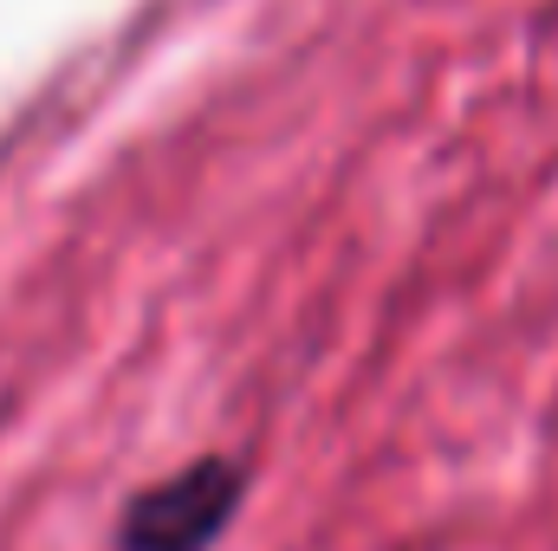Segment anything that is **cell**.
<instances>
[{"label": "cell", "mask_w": 558, "mask_h": 551, "mask_svg": "<svg viewBox=\"0 0 558 551\" xmlns=\"http://www.w3.org/2000/svg\"><path fill=\"white\" fill-rule=\"evenodd\" d=\"M247 461L195 454L169 480L143 487L118 513V551H215L247 506Z\"/></svg>", "instance_id": "cell-1"}]
</instances>
